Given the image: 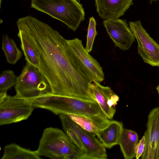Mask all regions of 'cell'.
Here are the masks:
<instances>
[{
    "instance_id": "1",
    "label": "cell",
    "mask_w": 159,
    "mask_h": 159,
    "mask_svg": "<svg viewBox=\"0 0 159 159\" xmlns=\"http://www.w3.org/2000/svg\"><path fill=\"white\" fill-rule=\"evenodd\" d=\"M16 24L29 34L36 45L38 68L48 81L51 94L93 100L89 86L95 80L78 61L67 39L48 24L30 15L19 18Z\"/></svg>"
},
{
    "instance_id": "2",
    "label": "cell",
    "mask_w": 159,
    "mask_h": 159,
    "mask_svg": "<svg viewBox=\"0 0 159 159\" xmlns=\"http://www.w3.org/2000/svg\"><path fill=\"white\" fill-rule=\"evenodd\" d=\"M33 105L35 108L46 109L56 115L72 114L87 117L97 122L102 129L111 121L95 101L49 93L35 99Z\"/></svg>"
},
{
    "instance_id": "3",
    "label": "cell",
    "mask_w": 159,
    "mask_h": 159,
    "mask_svg": "<svg viewBox=\"0 0 159 159\" xmlns=\"http://www.w3.org/2000/svg\"><path fill=\"white\" fill-rule=\"evenodd\" d=\"M36 151L39 156L52 159H83V156L65 132L53 127L43 130Z\"/></svg>"
},
{
    "instance_id": "4",
    "label": "cell",
    "mask_w": 159,
    "mask_h": 159,
    "mask_svg": "<svg viewBox=\"0 0 159 159\" xmlns=\"http://www.w3.org/2000/svg\"><path fill=\"white\" fill-rule=\"evenodd\" d=\"M31 7L61 21L73 31L85 19L84 9L78 0H31Z\"/></svg>"
},
{
    "instance_id": "5",
    "label": "cell",
    "mask_w": 159,
    "mask_h": 159,
    "mask_svg": "<svg viewBox=\"0 0 159 159\" xmlns=\"http://www.w3.org/2000/svg\"><path fill=\"white\" fill-rule=\"evenodd\" d=\"M15 89L17 97L33 100L44 94H51L47 80L38 68L27 62L17 77Z\"/></svg>"
},
{
    "instance_id": "6",
    "label": "cell",
    "mask_w": 159,
    "mask_h": 159,
    "mask_svg": "<svg viewBox=\"0 0 159 159\" xmlns=\"http://www.w3.org/2000/svg\"><path fill=\"white\" fill-rule=\"evenodd\" d=\"M33 101L7 95L0 101V125L16 123L27 119L35 108Z\"/></svg>"
},
{
    "instance_id": "7",
    "label": "cell",
    "mask_w": 159,
    "mask_h": 159,
    "mask_svg": "<svg viewBox=\"0 0 159 159\" xmlns=\"http://www.w3.org/2000/svg\"><path fill=\"white\" fill-rule=\"evenodd\" d=\"M62 128L69 127L77 134L85 149L83 159H105L107 158L106 148L96 135L80 127L66 114L59 115Z\"/></svg>"
},
{
    "instance_id": "8",
    "label": "cell",
    "mask_w": 159,
    "mask_h": 159,
    "mask_svg": "<svg viewBox=\"0 0 159 159\" xmlns=\"http://www.w3.org/2000/svg\"><path fill=\"white\" fill-rule=\"evenodd\" d=\"M129 24L138 42V53L144 61L152 66H159V44L147 33L140 20Z\"/></svg>"
},
{
    "instance_id": "9",
    "label": "cell",
    "mask_w": 159,
    "mask_h": 159,
    "mask_svg": "<svg viewBox=\"0 0 159 159\" xmlns=\"http://www.w3.org/2000/svg\"><path fill=\"white\" fill-rule=\"evenodd\" d=\"M103 24L115 47L124 51L129 49L135 38L125 20H104Z\"/></svg>"
},
{
    "instance_id": "10",
    "label": "cell",
    "mask_w": 159,
    "mask_h": 159,
    "mask_svg": "<svg viewBox=\"0 0 159 159\" xmlns=\"http://www.w3.org/2000/svg\"><path fill=\"white\" fill-rule=\"evenodd\" d=\"M145 132V147L142 159H156L159 149V107L150 112Z\"/></svg>"
},
{
    "instance_id": "11",
    "label": "cell",
    "mask_w": 159,
    "mask_h": 159,
    "mask_svg": "<svg viewBox=\"0 0 159 159\" xmlns=\"http://www.w3.org/2000/svg\"><path fill=\"white\" fill-rule=\"evenodd\" d=\"M70 49L78 61L86 70L99 83L104 79L102 68L97 60L92 57L84 47L82 40L77 38L66 40Z\"/></svg>"
},
{
    "instance_id": "12",
    "label": "cell",
    "mask_w": 159,
    "mask_h": 159,
    "mask_svg": "<svg viewBox=\"0 0 159 159\" xmlns=\"http://www.w3.org/2000/svg\"><path fill=\"white\" fill-rule=\"evenodd\" d=\"M96 11L104 20H115L123 16L133 4V0H95Z\"/></svg>"
},
{
    "instance_id": "13",
    "label": "cell",
    "mask_w": 159,
    "mask_h": 159,
    "mask_svg": "<svg viewBox=\"0 0 159 159\" xmlns=\"http://www.w3.org/2000/svg\"><path fill=\"white\" fill-rule=\"evenodd\" d=\"M89 88L90 95L93 100L97 102L109 119H112L116 111V108L110 107L107 102L114 93L113 90L110 87L103 86L96 81L90 84Z\"/></svg>"
},
{
    "instance_id": "14",
    "label": "cell",
    "mask_w": 159,
    "mask_h": 159,
    "mask_svg": "<svg viewBox=\"0 0 159 159\" xmlns=\"http://www.w3.org/2000/svg\"><path fill=\"white\" fill-rule=\"evenodd\" d=\"M17 35L21 43V49L26 62L39 68L40 66L39 57L36 45L31 36L23 28L17 25Z\"/></svg>"
},
{
    "instance_id": "15",
    "label": "cell",
    "mask_w": 159,
    "mask_h": 159,
    "mask_svg": "<svg viewBox=\"0 0 159 159\" xmlns=\"http://www.w3.org/2000/svg\"><path fill=\"white\" fill-rule=\"evenodd\" d=\"M123 128L122 122L116 120L111 121L107 126L100 129L96 135L105 148L110 149L119 144Z\"/></svg>"
},
{
    "instance_id": "16",
    "label": "cell",
    "mask_w": 159,
    "mask_h": 159,
    "mask_svg": "<svg viewBox=\"0 0 159 159\" xmlns=\"http://www.w3.org/2000/svg\"><path fill=\"white\" fill-rule=\"evenodd\" d=\"M139 136L135 131L123 128L119 141V144L125 159L135 157V148L139 142Z\"/></svg>"
},
{
    "instance_id": "17",
    "label": "cell",
    "mask_w": 159,
    "mask_h": 159,
    "mask_svg": "<svg viewBox=\"0 0 159 159\" xmlns=\"http://www.w3.org/2000/svg\"><path fill=\"white\" fill-rule=\"evenodd\" d=\"M36 150L24 148L15 143H11L4 147L1 159H40Z\"/></svg>"
},
{
    "instance_id": "18",
    "label": "cell",
    "mask_w": 159,
    "mask_h": 159,
    "mask_svg": "<svg viewBox=\"0 0 159 159\" xmlns=\"http://www.w3.org/2000/svg\"><path fill=\"white\" fill-rule=\"evenodd\" d=\"M2 48L7 62L10 64H16L22 57V52L17 47L15 41L7 34L2 36Z\"/></svg>"
},
{
    "instance_id": "19",
    "label": "cell",
    "mask_w": 159,
    "mask_h": 159,
    "mask_svg": "<svg viewBox=\"0 0 159 159\" xmlns=\"http://www.w3.org/2000/svg\"><path fill=\"white\" fill-rule=\"evenodd\" d=\"M17 77L13 71L8 70L2 72L0 75V101L8 95L7 91L16 84Z\"/></svg>"
},
{
    "instance_id": "20",
    "label": "cell",
    "mask_w": 159,
    "mask_h": 159,
    "mask_svg": "<svg viewBox=\"0 0 159 159\" xmlns=\"http://www.w3.org/2000/svg\"><path fill=\"white\" fill-rule=\"evenodd\" d=\"M75 123L84 129L94 134L100 129L101 126L94 120L85 116L72 114H67Z\"/></svg>"
},
{
    "instance_id": "21",
    "label": "cell",
    "mask_w": 159,
    "mask_h": 159,
    "mask_svg": "<svg viewBox=\"0 0 159 159\" xmlns=\"http://www.w3.org/2000/svg\"><path fill=\"white\" fill-rule=\"evenodd\" d=\"M96 25V21L94 18L93 16L90 18L88 29L87 42L85 48L86 50L88 53H89L92 50L94 40L97 34Z\"/></svg>"
},
{
    "instance_id": "22",
    "label": "cell",
    "mask_w": 159,
    "mask_h": 159,
    "mask_svg": "<svg viewBox=\"0 0 159 159\" xmlns=\"http://www.w3.org/2000/svg\"><path fill=\"white\" fill-rule=\"evenodd\" d=\"M62 128L74 144L83 152L84 156L85 152V149L78 135L72 129L70 128L64 127Z\"/></svg>"
},
{
    "instance_id": "23",
    "label": "cell",
    "mask_w": 159,
    "mask_h": 159,
    "mask_svg": "<svg viewBox=\"0 0 159 159\" xmlns=\"http://www.w3.org/2000/svg\"><path fill=\"white\" fill-rule=\"evenodd\" d=\"M145 147V137L144 135L139 141L135 148V158L139 159L141 157L144 150Z\"/></svg>"
},
{
    "instance_id": "24",
    "label": "cell",
    "mask_w": 159,
    "mask_h": 159,
    "mask_svg": "<svg viewBox=\"0 0 159 159\" xmlns=\"http://www.w3.org/2000/svg\"><path fill=\"white\" fill-rule=\"evenodd\" d=\"M119 100V97L116 94L114 93L113 94L107 102L109 106L111 107H115L117 102Z\"/></svg>"
},
{
    "instance_id": "25",
    "label": "cell",
    "mask_w": 159,
    "mask_h": 159,
    "mask_svg": "<svg viewBox=\"0 0 159 159\" xmlns=\"http://www.w3.org/2000/svg\"><path fill=\"white\" fill-rule=\"evenodd\" d=\"M156 159H159V149L157 153V154L156 158Z\"/></svg>"
},
{
    "instance_id": "26",
    "label": "cell",
    "mask_w": 159,
    "mask_h": 159,
    "mask_svg": "<svg viewBox=\"0 0 159 159\" xmlns=\"http://www.w3.org/2000/svg\"><path fill=\"white\" fill-rule=\"evenodd\" d=\"M156 89L159 95V85L156 88Z\"/></svg>"
},
{
    "instance_id": "27",
    "label": "cell",
    "mask_w": 159,
    "mask_h": 159,
    "mask_svg": "<svg viewBox=\"0 0 159 159\" xmlns=\"http://www.w3.org/2000/svg\"><path fill=\"white\" fill-rule=\"evenodd\" d=\"M159 1V0H151L150 3H152L153 1Z\"/></svg>"
}]
</instances>
